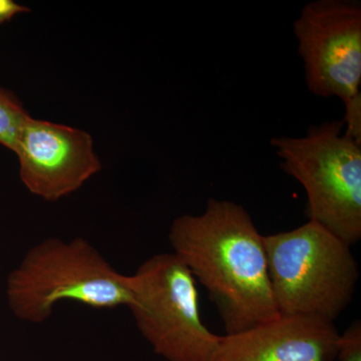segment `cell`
Here are the masks:
<instances>
[{
  "instance_id": "6da1fadb",
  "label": "cell",
  "mask_w": 361,
  "mask_h": 361,
  "mask_svg": "<svg viewBox=\"0 0 361 361\" xmlns=\"http://www.w3.org/2000/svg\"><path fill=\"white\" fill-rule=\"evenodd\" d=\"M173 253L215 303L226 336L280 315L263 235L239 204L210 199L200 215L180 216L169 233Z\"/></svg>"
},
{
  "instance_id": "7a4b0ae2",
  "label": "cell",
  "mask_w": 361,
  "mask_h": 361,
  "mask_svg": "<svg viewBox=\"0 0 361 361\" xmlns=\"http://www.w3.org/2000/svg\"><path fill=\"white\" fill-rule=\"evenodd\" d=\"M6 298L21 322H47L56 304L80 303L92 310L130 307L129 275L121 274L82 237L47 238L32 247L9 273Z\"/></svg>"
},
{
  "instance_id": "3957f363",
  "label": "cell",
  "mask_w": 361,
  "mask_h": 361,
  "mask_svg": "<svg viewBox=\"0 0 361 361\" xmlns=\"http://www.w3.org/2000/svg\"><path fill=\"white\" fill-rule=\"evenodd\" d=\"M271 288L280 314L334 320L360 279L350 245L313 221L263 236Z\"/></svg>"
},
{
  "instance_id": "277c9868",
  "label": "cell",
  "mask_w": 361,
  "mask_h": 361,
  "mask_svg": "<svg viewBox=\"0 0 361 361\" xmlns=\"http://www.w3.org/2000/svg\"><path fill=\"white\" fill-rule=\"evenodd\" d=\"M343 122L310 127L301 137L271 140L286 174L302 185L306 215L353 246L361 238V144Z\"/></svg>"
},
{
  "instance_id": "5b68a950",
  "label": "cell",
  "mask_w": 361,
  "mask_h": 361,
  "mask_svg": "<svg viewBox=\"0 0 361 361\" xmlns=\"http://www.w3.org/2000/svg\"><path fill=\"white\" fill-rule=\"evenodd\" d=\"M130 310L154 353L167 361H211L221 337L202 322L196 280L174 253H160L129 275Z\"/></svg>"
},
{
  "instance_id": "8992f818",
  "label": "cell",
  "mask_w": 361,
  "mask_h": 361,
  "mask_svg": "<svg viewBox=\"0 0 361 361\" xmlns=\"http://www.w3.org/2000/svg\"><path fill=\"white\" fill-rule=\"evenodd\" d=\"M308 89L337 97L345 106V134L361 144V6L349 0H316L293 23Z\"/></svg>"
},
{
  "instance_id": "52a82bcc",
  "label": "cell",
  "mask_w": 361,
  "mask_h": 361,
  "mask_svg": "<svg viewBox=\"0 0 361 361\" xmlns=\"http://www.w3.org/2000/svg\"><path fill=\"white\" fill-rule=\"evenodd\" d=\"M14 153L25 186L47 201L78 191L102 168L87 132L30 116L21 127Z\"/></svg>"
},
{
  "instance_id": "ba28073f",
  "label": "cell",
  "mask_w": 361,
  "mask_h": 361,
  "mask_svg": "<svg viewBox=\"0 0 361 361\" xmlns=\"http://www.w3.org/2000/svg\"><path fill=\"white\" fill-rule=\"evenodd\" d=\"M339 336L331 320L280 314L221 337L211 361H334Z\"/></svg>"
},
{
  "instance_id": "9c48e42d",
  "label": "cell",
  "mask_w": 361,
  "mask_h": 361,
  "mask_svg": "<svg viewBox=\"0 0 361 361\" xmlns=\"http://www.w3.org/2000/svg\"><path fill=\"white\" fill-rule=\"evenodd\" d=\"M28 116L13 94L0 89V145L14 152L21 127Z\"/></svg>"
},
{
  "instance_id": "30bf717a",
  "label": "cell",
  "mask_w": 361,
  "mask_h": 361,
  "mask_svg": "<svg viewBox=\"0 0 361 361\" xmlns=\"http://www.w3.org/2000/svg\"><path fill=\"white\" fill-rule=\"evenodd\" d=\"M336 360L338 361H361V323L355 320L339 336Z\"/></svg>"
},
{
  "instance_id": "8fae6325",
  "label": "cell",
  "mask_w": 361,
  "mask_h": 361,
  "mask_svg": "<svg viewBox=\"0 0 361 361\" xmlns=\"http://www.w3.org/2000/svg\"><path fill=\"white\" fill-rule=\"evenodd\" d=\"M28 8L16 4L13 0H0V25L11 20L14 16L25 13Z\"/></svg>"
}]
</instances>
